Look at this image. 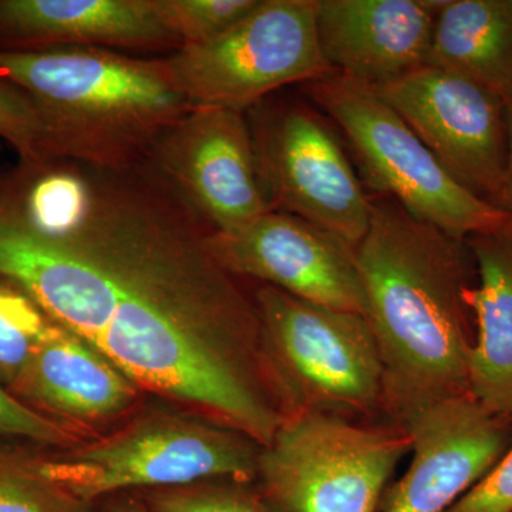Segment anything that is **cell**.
I'll list each match as a JSON object with an SVG mask.
<instances>
[{
  "label": "cell",
  "instance_id": "6da1fadb",
  "mask_svg": "<svg viewBox=\"0 0 512 512\" xmlns=\"http://www.w3.org/2000/svg\"><path fill=\"white\" fill-rule=\"evenodd\" d=\"M207 228L147 178L96 192L77 234L110 282L96 348L137 386L192 404L264 447L284 421L259 353V320L207 247Z\"/></svg>",
  "mask_w": 512,
  "mask_h": 512
},
{
  "label": "cell",
  "instance_id": "7a4b0ae2",
  "mask_svg": "<svg viewBox=\"0 0 512 512\" xmlns=\"http://www.w3.org/2000/svg\"><path fill=\"white\" fill-rule=\"evenodd\" d=\"M460 242L382 198L356 247L382 359L384 412L397 426L430 404L470 394L474 340Z\"/></svg>",
  "mask_w": 512,
  "mask_h": 512
},
{
  "label": "cell",
  "instance_id": "3957f363",
  "mask_svg": "<svg viewBox=\"0 0 512 512\" xmlns=\"http://www.w3.org/2000/svg\"><path fill=\"white\" fill-rule=\"evenodd\" d=\"M0 79L28 93L45 117L56 163L123 170L194 109L165 59L100 47L0 50Z\"/></svg>",
  "mask_w": 512,
  "mask_h": 512
},
{
  "label": "cell",
  "instance_id": "277c9868",
  "mask_svg": "<svg viewBox=\"0 0 512 512\" xmlns=\"http://www.w3.org/2000/svg\"><path fill=\"white\" fill-rule=\"evenodd\" d=\"M254 305L262 367L285 417L355 420L384 410L382 359L365 315L268 285L255 293Z\"/></svg>",
  "mask_w": 512,
  "mask_h": 512
},
{
  "label": "cell",
  "instance_id": "5b68a950",
  "mask_svg": "<svg viewBox=\"0 0 512 512\" xmlns=\"http://www.w3.org/2000/svg\"><path fill=\"white\" fill-rule=\"evenodd\" d=\"M302 89L343 131L365 183L416 220L458 241L511 221L500 208L458 184L373 87L333 73L302 84Z\"/></svg>",
  "mask_w": 512,
  "mask_h": 512
},
{
  "label": "cell",
  "instance_id": "8992f818",
  "mask_svg": "<svg viewBox=\"0 0 512 512\" xmlns=\"http://www.w3.org/2000/svg\"><path fill=\"white\" fill-rule=\"evenodd\" d=\"M261 446L218 423L181 417L138 421L70 453L35 457L37 468L83 503L128 488L184 487L211 480H255Z\"/></svg>",
  "mask_w": 512,
  "mask_h": 512
},
{
  "label": "cell",
  "instance_id": "52a82bcc",
  "mask_svg": "<svg viewBox=\"0 0 512 512\" xmlns=\"http://www.w3.org/2000/svg\"><path fill=\"white\" fill-rule=\"evenodd\" d=\"M412 450L402 426H365L332 414L286 416L261 447L256 478L281 512H376Z\"/></svg>",
  "mask_w": 512,
  "mask_h": 512
},
{
  "label": "cell",
  "instance_id": "ba28073f",
  "mask_svg": "<svg viewBox=\"0 0 512 512\" xmlns=\"http://www.w3.org/2000/svg\"><path fill=\"white\" fill-rule=\"evenodd\" d=\"M165 60L192 107L242 113L289 84L336 73L320 52L316 0H259L221 35Z\"/></svg>",
  "mask_w": 512,
  "mask_h": 512
},
{
  "label": "cell",
  "instance_id": "9c48e42d",
  "mask_svg": "<svg viewBox=\"0 0 512 512\" xmlns=\"http://www.w3.org/2000/svg\"><path fill=\"white\" fill-rule=\"evenodd\" d=\"M245 114L271 210L318 225L356 248L369 229L373 201L328 117L305 101L275 94Z\"/></svg>",
  "mask_w": 512,
  "mask_h": 512
},
{
  "label": "cell",
  "instance_id": "30bf717a",
  "mask_svg": "<svg viewBox=\"0 0 512 512\" xmlns=\"http://www.w3.org/2000/svg\"><path fill=\"white\" fill-rule=\"evenodd\" d=\"M147 161L210 232L234 231L272 211L242 111L194 107L165 131Z\"/></svg>",
  "mask_w": 512,
  "mask_h": 512
},
{
  "label": "cell",
  "instance_id": "8fae6325",
  "mask_svg": "<svg viewBox=\"0 0 512 512\" xmlns=\"http://www.w3.org/2000/svg\"><path fill=\"white\" fill-rule=\"evenodd\" d=\"M375 90L458 184L495 205L507 164L505 103L497 93L429 66Z\"/></svg>",
  "mask_w": 512,
  "mask_h": 512
},
{
  "label": "cell",
  "instance_id": "7c38bea8",
  "mask_svg": "<svg viewBox=\"0 0 512 512\" xmlns=\"http://www.w3.org/2000/svg\"><path fill=\"white\" fill-rule=\"evenodd\" d=\"M207 247L231 275L366 316L356 248L311 222L281 211L229 232H207Z\"/></svg>",
  "mask_w": 512,
  "mask_h": 512
},
{
  "label": "cell",
  "instance_id": "4fadbf2b",
  "mask_svg": "<svg viewBox=\"0 0 512 512\" xmlns=\"http://www.w3.org/2000/svg\"><path fill=\"white\" fill-rule=\"evenodd\" d=\"M400 426L412 440V461L384 497V512H446L504 456L505 417L470 394L424 407Z\"/></svg>",
  "mask_w": 512,
  "mask_h": 512
},
{
  "label": "cell",
  "instance_id": "5bb4252c",
  "mask_svg": "<svg viewBox=\"0 0 512 512\" xmlns=\"http://www.w3.org/2000/svg\"><path fill=\"white\" fill-rule=\"evenodd\" d=\"M444 0H316L320 52L336 73L386 86L427 66Z\"/></svg>",
  "mask_w": 512,
  "mask_h": 512
},
{
  "label": "cell",
  "instance_id": "9a60e30c",
  "mask_svg": "<svg viewBox=\"0 0 512 512\" xmlns=\"http://www.w3.org/2000/svg\"><path fill=\"white\" fill-rule=\"evenodd\" d=\"M100 47L177 52L150 0H0V50Z\"/></svg>",
  "mask_w": 512,
  "mask_h": 512
},
{
  "label": "cell",
  "instance_id": "2e32d148",
  "mask_svg": "<svg viewBox=\"0 0 512 512\" xmlns=\"http://www.w3.org/2000/svg\"><path fill=\"white\" fill-rule=\"evenodd\" d=\"M10 387L40 413L77 421L109 419L137 396L136 384L106 356L55 322Z\"/></svg>",
  "mask_w": 512,
  "mask_h": 512
},
{
  "label": "cell",
  "instance_id": "e0dca14e",
  "mask_svg": "<svg viewBox=\"0 0 512 512\" xmlns=\"http://www.w3.org/2000/svg\"><path fill=\"white\" fill-rule=\"evenodd\" d=\"M477 262L478 284L466 303L477 336L470 350L468 392L485 409L512 416V220L468 238Z\"/></svg>",
  "mask_w": 512,
  "mask_h": 512
},
{
  "label": "cell",
  "instance_id": "ac0fdd59",
  "mask_svg": "<svg viewBox=\"0 0 512 512\" xmlns=\"http://www.w3.org/2000/svg\"><path fill=\"white\" fill-rule=\"evenodd\" d=\"M427 66L507 100L512 96L511 0H444L434 20Z\"/></svg>",
  "mask_w": 512,
  "mask_h": 512
},
{
  "label": "cell",
  "instance_id": "d6986e66",
  "mask_svg": "<svg viewBox=\"0 0 512 512\" xmlns=\"http://www.w3.org/2000/svg\"><path fill=\"white\" fill-rule=\"evenodd\" d=\"M92 207V184L83 165L52 163L20 167L9 177L5 211L49 238H64L82 227Z\"/></svg>",
  "mask_w": 512,
  "mask_h": 512
},
{
  "label": "cell",
  "instance_id": "ffe728a7",
  "mask_svg": "<svg viewBox=\"0 0 512 512\" xmlns=\"http://www.w3.org/2000/svg\"><path fill=\"white\" fill-rule=\"evenodd\" d=\"M0 512H89L87 504L50 483L36 458L0 446Z\"/></svg>",
  "mask_w": 512,
  "mask_h": 512
},
{
  "label": "cell",
  "instance_id": "44dd1931",
  "mask_svg": "<svg viewBox=\"0 0 512 512\" xmlns=\"http://www.w3.org/2000/svg\"><path fill=\"white\" fill-rule=\"evenodd\" d=\"M52 322L22 289L0 278V380L12 386Z\"/></svg>",
  "mask_w": 512,
  "mask_h": 512
},
{
  "label": "cell",
  "instance_id": "7402d4cb",
  "mask_svg": "<svg viewBox=\"0 0 512 512\" xmlns=\"http://www.w3.org/2000/svg\"><path fill=\"white\" fill-rule=\"evenodd\" d=\"M259 0H150L163 25L185 45H197L221 35L248 15Z\"/></svg>",
  "mask_w": 512,
  "mask_h": 512
},
{
  "label": "cell",
  "instance_id": "603a6c76",
  "mask_svg": "<svg viewBox=\"0 0 512 512\" xmlns=\"http://www.w3.org/2000/svg\"><path fill=\"white\" fill-rule=\"evenodd\" d=\"M0 140L18 153L20 167L56 163L42 111L28 93L0 79Z\"/></svg>",
  "mask_w": 512,
  "mask_h": 512
},
{
  "label": "cell",
  "instance_id": "cb8c5ba5",
  "mask_svg": "<svg viewBox=\"0 0 512 512\" xmlns=\"http://www.w3.org/2000/svg\"><path fill=\"white\" fill-rule=\"evenodd\" d=\"M151 512H269L242 484L198 483L148 491Z\"/></svg>",
  "mask_w": 512,
  "mask_h": 512
},
{
  "label": "cell",
  "instance_id": "d4e9b609",
  "mask_svg": "<svg viewBox=\"0 0 512 512\" xmlns=\"http://www.w3.org/2000/svg\"><path fill=\"white\" fill-rule=\"evenodd\" d=\"M0 437H15L43 444L67 446L73 436L59 421L50 419L35 407L0 386Z\"/></svg>",
  "mask_w": 512,
  "mask_h": 512
},
{
  "label": "cell",
  "instance_id": "484cf974",
  "mask_svg": "<svg viewBox=\"0 0 512 512\" xmlns=\"http://www.w3.org/2000/svg\"><path fill=\"white\" fill-rule=\"evenodd\" d=\"M446 512H512V446Z\"/></svg>",
  "mask_w": 512,
  "mask_h": 512
},
{
  "label": "cell",
  "instance_id": "4316f807",
  "mask_svg": "<svg viewBox=\"0 0 512 512\" xmlns=\"http://www.w3.org/2000/svg\"><path fill=\"white\" fill-rule=\"evenodd\" d=\"M504 103L505 119H507V164H505L503 187L495 207L504 211L512 220V96L508 97Z\"/></svg>",
  "mask_w": 512,
  "mask_h": 512
},
{
  "label": "cell",
  "instance_id": "83f0119b",
  "mask_svg": "<svg viewBox=\"0 0 512 512\" xmlns=\"http://www.w3.org/2000/svg\"><path fill=\"white\" fill-rule=\"evenodd\" d=\"M107 512H151L148 510L147 505L138 503V501L126 500L119 501V503L111 505Z\"/></svg>",
  "mask_w": 512,
  "mask_h": 512
},
{
  "label": "cell",
  "instance_id": "f1b7e54d",
  "mask_svg": "<svg viewBox=\"0 0 512 512\" xmlns=\"http://www.w3.org/2000/svg\"><path fill=\"white\" fill-rule=\"evenodd\" d=\"M9 177L0 178V212L5 210L6 201H8Z\"/></svg>",
  "mask_w": 512,
  "mask_h": 512
},
{
  "label": "cell",
  "instance_id": "f546056e",
  "mask_svg": "<svg viewBox=\"0 0 512 512\" xmlns=\"http://www.w3.org/2000/svg\"><path fill=\"white\" fill-rule=\"evenodd\" d=\"M511 2H512V0H511Z\"/></svg>",
  "mask_w": 512,
  "mask_h": 512
}]
</instances>
